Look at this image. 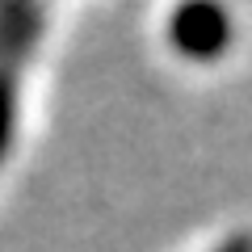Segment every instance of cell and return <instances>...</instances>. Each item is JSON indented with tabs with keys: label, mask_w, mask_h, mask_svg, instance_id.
<instances>
[{
	"label": "cell",
	"mask_w": 252,
	"mask_h": 252,
	"mask_svg": "<svg viewBox=\"0 0 252 252\" xmlns=\"http://www.w3.org/2000/svg\"><path fill=\"white\" fill-rule=\"evenodd\" d=\"M168 38L185 59L210 63L231 46V17L219 0H181L172 9Z\"/></svg>",
	"instance_id": "cell-1"
},
{
	"label": "cell",
	"mask_w": 252,
	"mask_h": 252,
	"mask_svg": "<svg viewBox=\"0 0 252 252\" xmlns=\"http://www.w3.org/2000/svg\"><path fill=\"white\" fill-rule=\"evenodd\" d=\"M13 118H17V101H13V84L0 76V160L9 152V139H13Z\"/></svg>",
	"instance_id": "cell-2"
},
{
	"label": "cell",
	"mask_w": 252,
	"mask_h": 252,
	"mask_svg": "<svg viewBox=\"0 0 252 252\" xmlns=\"http://www.w3.org/2000/svg\"><path fill=\"white\" fill-rule=\"evenodd\" d=\"M219 252H252V235H231Z\"/></svg>",
	"instance_id": "cell-3"
}]
</instances>
